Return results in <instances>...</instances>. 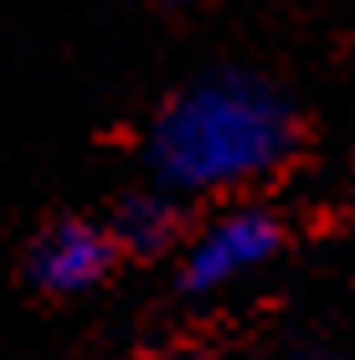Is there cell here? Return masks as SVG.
I'll return each mask as SVG.
<instances>
[{
  "label": "cell",
  "instance_id": "5b68a950",
  "mask_svg": "<svg viewBox=\"0 0 355 360\" xmlns=\"http://www.w3.org/2000/svg\"><path fill=\"white\" fill-rule=\"evenodd\" d=\"M294 360H345V355H330V350H304V355H294Z\"/></svg>",
  "mask_w": 355,
  "mask_h": 360
},
{
  "label": "cell",
  "instance_id": "6da1fadb",
  "mask_svg": "<svg viewBox=\"0 0 355 360\" xmlns=\"http://www.w3.org/2000/svg\"><path fill=\"white\" fill-rule=\"evenodd\" d=\"M294 155V108L252 72H212L181 88L150 129V165L170 191H237Z\"/></svg>",
  "mask_w": 355,
  "mask_h": 360
},
{
  "label": "cell",
  "instance_id": "7a4b0ae2",
  "mask_svg": "<svg viewBox=\"0 0 355 360\" xmlns=\"http://www.w3.org/2000/svg\"><path fill=\"white\" fill-rule=\"evenodd\" d=\"M278 248H283V226H278V217H268L263 206L221 211L217 221H206L201 232L191 237L181 283L191 293L227 288V283H237V278L257 273L263 263H273Z\"/></svg>",
  "mask_w": 355,
  "mask_h": 360
},
{
  "label": "cell",
  "instance_id": "8992f818",
  "mask_svg": "<svg viewBox=\"0 0 355 360\" xmlns=\"http://www.w3.org/2000/svg\"><path fill=\"white\" fill-rule=\"evenodd\" d=\"M170 6H196V0H170Z\"/></svg>",
  "mask_w": 355,
  "mask_h": 360
},
{
  "label": "cell",
  "instance_id": "3957f363",
  "mask_svg": "<svg viewBox=\"0 0 355 360\" xmlns=\"http://www.w3.org/2000/svg\"><path fill=\"white\" fill-rule=\"evenodd\" d=\"M114 257H119V248H114V237H108V226L67 217V221H52L31 242L26 273H31V283L46 288V293H88L108 278Z\"/></svg>",
  "mask_w": 355,
  "mask_h": 360
},
{
  "label": "cell",
  "instance_id": "277c9868",
  "mask_svg": "<svg viewBox=\"0 0 355 360\" xmlns=\"http://www.w3.org/2000/svg\"><path fill=\"white\" fill-rule=\"evenodd\" d=\"M175 232H181V217H175V206L165 195H129L114 211V226H108L114 248H124V252H165Z\"/></svg>",
  "mask_w": 355,
  "mask_h": 360
}]
</instances>
